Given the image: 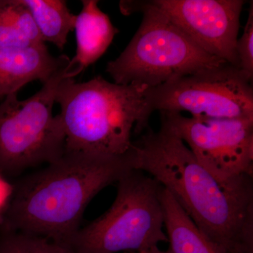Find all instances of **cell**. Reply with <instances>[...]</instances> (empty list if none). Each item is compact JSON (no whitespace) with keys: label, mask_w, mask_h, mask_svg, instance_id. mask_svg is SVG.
I'll list each match as a JSON object with an SVG mask.
<instances>
[{"label":"cell","mask_w":253,"mask_h":253,"mask_svg":"<svg viewBox=\"0 0 253 253\" xmlns=\"http://www.w3.org/2000/svg\"><path fill=\"white\" fill-rule=\"evenodd\" d=\"M133 169L167 189L195 225L224 253H253V176L221 181L179 136L161 125L132 143Z\"/></svg>","instance_id":"obj_1"},{"label":"cell","mask_w":253,"mask_h":253,"mask_svg":"<svg viewBox=\"0 0 253 253\" xmlns=\"http://www.w3.org/2000/svg\"><path fill=\"white\" fill-rule=\"evenodd\" d=\"M131 169V149L121 156L65 151L47 167L18 183L0 214V229L70 246L93 198Z\"/></svg>","instance_id":"obj_2"},{"label":"cell","mask_w":253,"mask_h":253,"mask_svg":"<svg viewBox=\"0 0 253 253\" xmlns=\"http://www.w3.org/2000/svg\"><path fill=\"white\" fill-rule=\"evenodd\" d=\"M147 86L118 84L96 76L84 83L64 78L56 103L66 136V151L121 156L132 148V132L149 126L145 104Z\"/></svg>","instance_id":"obj_3"},{"label":"cell","mask_w":253,"mask_h":253,"mask_svg":"<svg viewBox=\"0 0 253 253\" xmlns=\"http://www.w3.org/2000/svg\"><path fill=\"white\" fill-rule=\"evenodd\" d=\"M123 15L141 13L142 21L124 51L106 66L115 83L154 88L166 82L225 63L208 54L161 13L120 1Z\"/></svg>","instance_id":"obj_4"},{"label":"cell","mask_w":253,"mask_h":253,"mask_svg":"<svg viewBox=\"0 0 253 253\" xmlns=\"http://www.w3.org/2000/svg\"><path fill=\"white\" fill-rule=\"evenodd\" d=\"M117 183L112 206L80 229L70 247L81 253H140L168 242L161 184L136 169L126 173Z\"/></svg>","instance_id":"obj_5"},{"label":"cell","mask_w":253,"mask_h":253,"mask_svg":"<svg viewBox=\"0 0 253 253\" xmlns=\"http://www.w3.org/2000/svg\"><path fill=\"white\" fill-rule=\"evenodd\" d=\"M65 70V69H64ZM64 70L55 74L31 97L8 95L0 104V174L13 176L39 165L49 164L66 151L59 114L53 107Z\"/></svg>","instance_id":"obj_6"},{"label":"cell","mask_w":253,"mask_h":253,"mask_svg":"<svg viewBox=\"0 0 253 253\" xmlns=\"http://www.w3.org/2000/svg\"><path fill=\"white\" fill-rule=\"evenodd\" d=\"M144 99L150 116L186 111L194 118H253L252 81L228 63L147 88Z\"/></svg>","instance_id":"obj_7"},{"label":"cell","mask_w":253,"mask_h":253,"mask_svg":"<svg viewBox=\"0 0 253 253\" xmlns=\"http://www.w3.org/2000/svg\"><path fill=\"white\" fill-rule=\"evenodd\" d=\"M160 113L161 125L179 136L218 180L253 176V118H194Z\"/></svg>","instance_id":"obj_8"},{"label":"cell","mask_w":253,"mask_h":253,"mask_svg":"<svg viewBox=\"0 0 253 253\" xmlns=\"http://www.w3.org/2000/svg\"><path fill=\"white\" fill-rule=\"evenodd\" d=\"M123 4L154 9L166 16L208 54L239 68L243 0H123Z\"/></svg>","instance_id":"obj_9"},{"label":"cell","mask_w":253,"mask_h":253,"mask_svg":"<svg viewBox=\"0 0 253 253\" xmlns=\"http://www.w3.org/2000/svg\"><path fill=\"white\" fill-rule=\"evenodd\" d=\"M70 59L66 55H51L45 43L27 47L0 46V97L18 93L31 82L44 84L64 70Z\"/></svg>","instance_id":"obj_10"},{"label":"cell","mask_w":253,"mask_h":253,"mask_svg":"<svg viewBox=\"0 0 253 253\" xmlns=\"http://www.w3.org/2000/svg\"><path fill=\"white\" fill-rule=\"evenodd\" d=\"M83 8L76 15L74 31L77 49L64 70L65 78L73 79L98 61L119 33L109 16L99 7V1L83 0Z\"/></svg>","instance_id":"obj_11"},{"label":"cell","mask_w":253,"mask_h":253,"mask_svg":"<svg viewBox=\"0 0 253 253\" xmlns=\"http://www.w3.org/2000/svg\"><path fill=\"white\" fill-rule=\"evenodd\" d=\"M161 200L166 235L173 253H224L198 229L172 194L163 187Z\"/></svg>","instance_id":"obj_12"},{"label":"cell","mask_w":253,"mask_h":253,"mask_svg":"<svg viewBox=\"0 0 253 253\" xmlns=\"http://www.w3.org/2000/svg\"><path fill=\"white\" fill-rule=\"evenodd\" d=\"M29 10L42 39L64 49L68 36L74 31L76 15L64 0H22Z\"/></svg>","instance_id":"obj_13"},{"label":"cell","mask_w":253,"mask_h":253,"mask_svg":"<svg viewBox=\"0 0 253 253\" xmlns=\"http://www.w3.org/2000/svg\"><path fill=\"white\" fill-rule=\"evenodd\" d=\"M44 44L22 0H0V46L27 47Z\"/></svg>","instance_id":"obj_14"},{"label":"cell","mask_w":253,"mask_h":253,"mask_svg":"<svg viewBox=\"0 0 253 253\" xmlns=\"http://www.w3.org/2000/svg\"><path fill=\"white\" fill-rule=\"evenodd\" d=\"M0 253H81L42 236L0 229Z\"/></svg>","instance_id":"obj_15"},{"label":"cell","mask_w":253,"mask_h":253,"mask_svg":"<svg viewBox=\"0 0 253 253\" xmlns=\"http://www.w3.org/2000/svg\"><path fill=\"white\" fill-rule=\"evenodd\" d=\"M239 68L253 82V3L251 1L249 17L241 38L236 43Z\"/></svg>","instance_id":"obj_16"},{"label":"cell","mask_w":253,"mask_h":253,"mask_svg":"<svg viewBox=\"0 0 253 253\" xmlns=\"http://www.w3.org/2000/svg\"><path fill=\"white\" fill-rule=\"evenodd\" d=\"M13 189L8 183L2 179L0 174V214L4 211L7 206V201L12 195Z\"/></svg>","instance_id":"obj_17"},{"label":"cell","mask_w":253,"mask_h":253,"mask_svg":"<svg viewBox=\"0 0 253 253\" xmlns=\"http://www.w3.org/2000/svg\"><path fill=\"white\" fill-rule=\"evenodd\" d=\"M139 253H173L170 249H168L167 251H162L159 249L158 246H154L151 249L146 250V251H142Z\"/></svg>","instance_id":"obj_18"},{"label":"cell","mask_w":253,"mask_h":253,"mask_svg":"<svg viewBox=\"0 0 253 253\" xmlns=\"http://www.w3.org/2000/svg\"><path fill=\"white\" fill-rule=\"evenodd\" d=\"M126 253H136V252H127Z\"/></svg>","instance_id":"obj_19"}]
</instances>
